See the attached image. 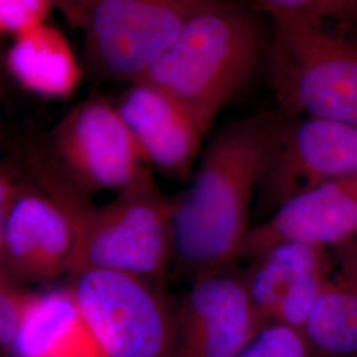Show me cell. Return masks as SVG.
<instances>
[{
    "label": "cell",
    "instance_id": "1",
    "mask_svg": "<svg viewBox=\"0 0 357 357\" xmlns=\"http://www.w3.org/2000/svg\"><path fill=\"white\" fill-rule=\"evenodd\" d=\"M287 118L278 109L217 132L191 187L175 197L172 274L195 281L238 258L252 228L250 208Z\"/></svg>",
    "mask_w": 357,
    "mask_h": 357
},
{
    "label": "cell",
    "instance_id": "2",
    "mask_svg": "<svg viewBox=\"0 0 357 357\" xmlns=\"http://www.w3.org/2000/svg\"><path fill=\"white\" fill-rule=\"evenodd\" d=\"M264 48L265 32L255 11L233 0H216L134 82L166 91L208 131L249 81Z\"/></svg>",
    "mask_w": 357,
    "mask_h": 357
},
{
    "label": "cell",
    "instance_id": "3",
    "mask_svg": "<svg viewBox=\"0 0 357 357\" xmlns=\"http://www.w3.org/2000/svg\"><path fill=\"white\" fill-rule=\"evenodd\" d=\"M40 141L20 147L24 183L6 222L0 268L23 287L72 275L81 220L91 203Z\"/></svg>",
    "mask_w": 357,
    "mask_h": 357
},
{
    "label": "cell",
    "instance_id": "4",
    "mask_svg": "<svg viewBox=\"0 0 357 357\" xmlns=\"http://www.w3.org/2000/svg\"><path fill=\"white\" fill-rule=\"evenodd\" d=\"M268 68L280 110L357 125V43L319 20L270 15Z\"/></svg>",
    "mask_w": 357,
    "mask_h": 357
},
{
    "label": "cell",
    "instance_id": "5",
    "mask_svg": "<svg viewBox=\"0 0 357 357\" xmlns=\"http://www.w3.org/2000/svg\"><path fill=\"white\" fill-rule=\"evenodd\" d=\"M175 197L155 178L90 205L81 220L72 277L86 270L134 275L166 290L174 271Z\"/></svg>",
    "mask_w": 357,
    "mask_h": 357
},
{
    "label": "cell",
    "instance_id": "6",
    "mask_svg": "<svg viewBox=\"0 0 357 357\" xmlns=\"http://www.w3.org/2000/svg\"><path fill=\"white\" fill-rule=\"evenodd\" d=\"M216 0H96L84 26L82 70L131 84Z\"/></svg>",
    "mask_w": 357,
    "mask_h": 357
},
{
    "label": "cell",
    "instance_id": "7",
    "mask_svg": "<svg viewBox=\"0 0 357 357\" xmlns=\"http://www.w3.org/2000/svg\"><path fill=\"white\" fill-rule=\"evenodd\" d=\"M73 289L106 357H176V307L151 282L107 270L78 274Z\"/></svg>",
    "mask_w": 357,
    "mask_h": 357
},
{
    "label": "cell",
    "instance_id": "8",
    "mask_svg": "<svg viewBox=\"0 0 357 357\" xmlns=\"http://www.w3.org/2000/svg\"><path fill=\"white\" fill-rule=\"evenodd\" d=\"M81 191H125L153 178L115 103L93 96L40 139Z\"/></svg>",
    "mask_w": 357,
    "mask_h": 357
},
{
    "label": "cell",
    "instance_id": "9",
    "mask_svg": "<svg viewBox=\"0 0 357 357\" xmlns=\"http://www.w3.org/2000/svg\"><path fill=\"white\" fill-rule=\"evenodd\" d=\"M354 175H357V125L289 116L258 190V212L270 217L294 197Z\"/></svg>",
    "mask_w": 357,
    "mask_h": 357
},
{
    "label": "cell",
    "instance_id": "10",
    "mask_svg": "<svg viewBox=\"0 0 357 357\" xmlns=\"http://www.w3.org/2000/svg\"><path fill=\"white\" fill-rule=\"evenodd\" d=\"M230 266L192 281L176 307V357H238L262 323Z\"/></svg>",
    "mask_w": 357,
    "mask_h": 357
},
{
    "label": "cell",
    "instance_id": "11",
    "mask_svg": "<svg viewBox=\"0 0 357 357\" xmlns=\"http://www.w3.org/2000/svg\"><path fill=\"white\" fill-rule=\"evenodd\" d=\"M357 230V175L332 180L282 205L268 220L252 227L238 258L252 259L281 243L337 249Z\"/></svg>",
    "mask_w": 357,
    "mask_h": 357
},
{
    "label": "cell",
    "instance_id": "12",
    "mask_svg": "<svg viewBox=\"0 0 357 357\" xmlns=\"http://www.w3.org/2000/svg\"><path fill=\"white\" fill-rule=\"evenodd\" d=\"M114 103L149 166L172 178L191 174L208 131L188 107L143 82L128 84Z\"/></svg>",
    "mask_w": 357,
    "mask_h": 357
},
{
    "label": "cell",
    "instance_id": "13",
    "mask_svg": "<svg viewBox=\"0 0 357 357\" xmlns=\"http://www.w3.org/2000/svg\"><path fill=\"white\" fill-rule=\"evenodd\" d=\"M13 357H106L90 332L73 286L29 293Z\"/></svg>",
    "mask_w": 357,
    "mask_h": 357
},
{
    "label": "cell",
    "instance_id": "14",
    "mask_svg": "<svg viewBox=\"0 0 357 357\" xmlns=\"http://www.w3.org/2000/svg\"><path fill=\"white\" fill-rule=\"evenodd\" d=\"M327 270H333L328 250L306 243H277L253 257L243 277L262 327L268 324L283 296L299 282Z\"/></svg>",
    "mask_w": 357,
    "mask_h": 357
},
{
    "label": "cell",
    "instance_id": "15",
    "mask_svg": "<svg viewBox=\"0 0 357 357\" xmlns=\"http://www.w3.org/2000/svg\"><path fill=\"white\" fill-rule=\"evenodd\" d=\"M8 66L24 88L47 97L68 96L81 73L64 38L44 24L17 35L8 53Z\"/></svg>",
    "mask_w": 357,
    "mask_h": 357
},
{
    "label": "cell",
    "instance_id": "16",
    "mask_svg": "<svg viewBox=\"0 0 357 357\" xmlns=\"http://www.w3.org/2000/svg\"><path fill=\"white\" fill-rule=\"evenodd\" d=\"M302 331L315 357H357L356 273H332Z\"/></svg>",
    "mask_w": 357,
    "mask_h": 357
},
{
    "label": "cell",
    "instance_id": "17",
    "mask_svg": "<svg viewBox=\"0 0 357 357\" xmlns=\"http://www.w3.org/2000/svg\"><path fill=\"white\" fill-rule=\"evenodd\" d=\"M238 357H315L303 331L270 323L261 327Z\"/></svg>",
    "mask_w": 357,
    "mask_h": 357
},
{
    "label": "cell",
    "instance_id": "18",
    "mask_svg": "<svg viewBox=\"0 0 357 357\" xmlns=\"http://www.w3.org/2000/svg\"><path fill=\"white\" fill-rule=\"evenodd\" d=\"M29 293L0 268V357H13V345Z\"/></svg>",
    "mask_w": 357,
    "mask_h": 357
},
{
    "label": "cell",
    "instance_id": "19",
    "mask_svg": "<svg viewBox=\"0 0 357 357\" xmlns=\"http://www.w3.org/2000/svg\"><path fill=\"white\" fill-rule=\"evenodd\" d=\"M50 10V0H0V33L20 35L40 26Z\"/></svg>",
    "mask_w": 357,
    "mask_h": 357
},
{
    "label": "cell",
    "instance_id": "20",
    "mask_svg": "<svg viewBox=\"0 0 357 357\" xmlns=\"http://www.w3.org/2000/svg\"><path fill=\"white\" fill-rule=\"evenodd\" d=\"M268 15H291L312 20L340 15L337 0H255Z\"/></svg>",
    "mask_w": 357,
    "mask_h": 357
},
{
    "label": "cell",
    "instance_id": "21",
    "mask_svg": "<svg viewBox=\"0 0 357 357\" xmlns=\"http://www.w3.org/2000/svg\"><path fill=\"white\" fill-rule=\"evenodd\" d=\"M23 183L24 171L16 156L0 162V252L8 213Z\"/></svg>",
    "mask_w": 357,
    "mask_h": 357
},
{
    "label": "cell",
    "instance_id": "22",
    "mask_svg": "<svg viewBox=\"0 0 357 357\" xmlns=\"http://www.w3.org/2000/svg\"><path fill=\"white\" fill-rule=\"evenodd\" d=\"M53 10L64 16L65 22L75 28L84 29L90 10L96 0H50Z\"/></svg>",
    "mask_w": 357,
    "mask_h": 357
},
{
    "label": "cell",
    "instance_id": "23",
    "mask_svg": "<svg viewBox=\"0 0 357 357\" xmlns=\"http://www.w3.org/2000/svg\"><path fill=\"white\" fill-rule=\"evenodd\" d=\"M335 252L337 268L349 270L357 274V230L348 243L335 249Z\"/></svg>",
    "mask_w": 357,
    "mask_h": 357
},
{
    "label": "cell",
    "instance_id": "24",
    "mask_svg": "<svg viewBox=\"0 0 357 357\" xmlns=\"http://www.w3.org/2000/svg\"><path fill=\"white\" fill-rule=\"evenodd\" d=\"M337 3L340 6L342 13H347L357 6V0H337Z\"/></svg>",
    "mask_w": 357,
    "mask_h": 357
}]
</instances>
